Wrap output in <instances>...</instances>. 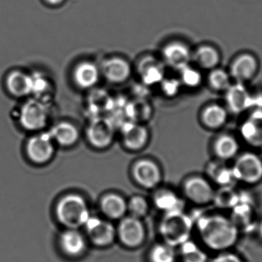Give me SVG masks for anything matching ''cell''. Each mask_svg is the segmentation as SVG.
Returning <instances> with one entry per match:
<instances>
[{
  "instance_id": "obj_1",
  "label": "cell",
  "mask_w": 262,
  "mask_h": 262,
  "mask_svg": "<svg viewBox=\"0 0 262 262\" xmlns=\"http://www.w3.org/2000/svg\"><path fill=\"white\" fill-rule=\"evenodd\" d=\"M197 230L206 247L215 252L230 250L239 238L240 230L231 218L204 215L196 221Z\"/></svg>"
},
{
  "instance_id": "obj_2",
  "label": "cell",
  "mask_w": 262,
  "mask_h": 262,
  "mask_svg": "<svg viewBox=\"0 0 262 262\" xmlns=\"http://www.w3.org/2000/svg\"><path fill=\"white\" fill-rule=\"evenodd\" d=\"M56 216L63 226L69 229H78L84 226L90 218L87 203L82 196L75 194L66 195L56 206Z\"/></svg>"
},
{
  "instance_id": "obj_3",
  "label": "cell",
  "mask_w": 262,
  "mask_h": 262,
  "mask_svg": "<svg viewBox=\"0 0 262 262\" xmlns=\"http://www.w3.org/2000/svg\"><path fill=\"white\" fill-rule=\"evenodd\" d=\"M193 223L183 211L166 213L160 225V233L167 244L172 246L188 241Z\"/></svg>"
},
{
  "instance_id": "obj_4",
  "label": "cell",
  "mask_w": 262,
  "mask_h": 262,
  "mask_svg": "<svg viewBox=\"0 0 262 262\" xmlns=\"http://www.w3.org/2000/svg\"><path fill=\"white\" fill-rule=\"evenodd\" d=\"M49 110L43 100H29L20 108L18 120L28 130H38L44 128L49 120Z\"/></svg>"
},
{
  "instance_id": "obj_5",
  "label": "cell",
  "mask_w": 262,
  "mask_h": 262,
  "mask_svg": "<svg viewBox=\"0 0 262 262\" xmlns=\"http://www.w3.org/2000/svg\"><path fill=\"white\" fill-rule=\"evenodd\" d=\"M26 152L34 163H46L52 158L55 152L53 139L49 133L33 136L26 144Z\"/></svg>"
},
{
  "instance_id": "obj_6",
  "label": "cell",
  "mask_w": 262,
  "mask_h": 262,
  "mask_svg": "<svg viewBox=\"0 0 262 262\" xmlns=\"http://www.w3.org/2000/svg\"><path fill=\"white\" fill-rule=\"evenodd\" d=\"M89 143L98 149H104L112 144L115 137V127L112 121L104 118L92 120L87 130Z\"/></svg>"
},
{
  "instance_id": "obj_7",
  "label": "cell",
  "mask_w": 262,
  "mask_h": 262,
  "mask_svg": "<svg viewBox=\"0 0 262 262\" xmlns=\"http://www.w3.org/2000/svg\"><path fill=\"white\" fill-rule=\"evenodd\" d=\"M233 172L237 180L256 183L262 178V161L255 154H243L235 163Z\"/></svg>"
},
{
  "instance_id": "obj_8",
  "label": "cell",
  "mask_w": 262,
  "mask_h": 262,
  "mask_svg": "<svg viewBox=\"0 0 262 262\" xmlns=\"http://www.w3.org/2000/svg\"><path fill=\"white\" fill-rule=\"evenodd\" d=\"M84 226L91 241L98 246L104 247L113 243L116 231L112 223L96 217H90Z\"/></svg>"
},
{
  "instance_id": "obj_9",
  "label": "cell",
  "mask_w": 262,
  "mask_h": 262,
  "mask_svg": "<svg viewBox=\"0 0 262 262\" xmlns=\"http://www.w3.org/2000/svg\"><path fill=\"white\" fill-rule=\"evenodd\" d=\"M118 232L121 243L129 248L137 247L144 240V227L140 220L133 215L121 222Z\"/></svg>"
},
{
  "instance_id": "obj_10",
  "label": "cell",
  "mask_w": 262,
  "mask_h": 262,
  "mask_svg": "<svg viewBox=\"0 0 262 262\" xmlns=\"http://www.w3.org/2000/svg\"><path fill=\"white\" fill-rule=\"evenodd\" d=\"M133 175L137 183L146 189L156 187L162 178L160 167L149 160L137 162L133 169Z\"/></svg>"
},
{
  "instance_id": "obj_11",
  "label": "cell",
  "mask_w": 262,
  "mask_h": 262,
  "mask_svg": "<svg viewBox=\"0 0 262 262\" xmlns=\"http://www.w3.org/2000/svg\"><path fill=\"white\" fill-rule=\"evenodd\" d=\"M163 57L165 62L177 70H181L189 66L191 52L184 43L175 41L166 45L163 49Z\"/></svg>"
},
{
  "instance_id": "obj_12",
  "label": "cell",
  "mask_w": 262,
  "mask_h": 262,
  "mask_svg": "<svg viewBox=\"0 0 262 262\" xmlns=\"http://www.w3.org/2000/svg\"><path fill=\"white\" fill-rule=\"evenodd\" d=\"M186 196L196 204H206L213 200V189L204 179L193 177L189 179L184 185Z\"/></svg>"
},
{
  "instance_id": "obj_13",
  "label": "cell",
  "mask_w": 262,
  "mask_h": 262,
  "mask_svg": "<svg viewBox=\"0 0 262 262\" xmlns=\"http://www.w3.org/2000/svg\"><path fill=\"white\" fill-rule=\"evenodd\" d=\"M124 144L131 150H138L146 146L149 139L147 129L135 123L124 124L122 130Z\"/></svg>"
},
{
  "instance_id": "obj_14",
  "label": "cell",
  "mask_w": 262,
  "mask_h": 262,
  "mask_svg": "<svg viewBox=\"0 0 262 262\" xmlns=\"http://www.w3.org/2000/svg\"><path fill=\"white\" fill-rule=\"evenodd\" d=\"M102 72L111 82L121 83L130 76L131 68L129 63L121 58H112L104 62Z\"/></svg>"
},
{
  "instance_id": "obj_15",
  "label": "cell",
  "mask_w": 262,
  "mask_h": 262,
  "mask_svg": "<svg viewBox=\"0 0 262 262\" xmlns=\"http://www.w3.org/2000/svg\"><path fill=\"white\" fill-rule=\"evenodd\" d=\"M59 244L61 250L69 256H78L86 249L84 236L75 229H69L61 233Z\"/></svg>"
},
{
  "instance_id": "obj_16",
  "label": "cell",
  "mask_w": 262,
  "mask_h": 262,
  "mask_svg": "<svg viewBox=\"0 0 262 262\" xmlns=\"http://www.w3.org/2000/svg\"><path fill=\"white\" fill-rule=\"evenodd\" d=\"M100 72L98 67L90 61L80 63L74 72L75 84L81 89H90L99 80Z\"/></svg>"
},
{
  "instance_id": "obj_17",
  "label": "cell",
  "mask_w": 262,
  "mask_h": 262,
  "mask_svg": "<svg viewBox=\"0 0 262 262\" xmlns=\"http://www.w3.org/2000/svg\"><path fill=\"white\" fill-rule=\"evenodd\" d=\"M140 78L146 85H154L164 79V69L157 60L146 58L139 66Z\"/></svg>"
},
{
  "instance_id": "obj_18",
  "label": "cell",
  "mask_w": 262,
  "mask_h": 262,
  "mask_svg": "<svg viewBox=\"0 0 262 262\" xmlns=\"http://www.w3.org/2000/svg\"><path fill=\"white\" fill-rule=\"evenodd\" d=\"M8 90L17 97H24L32 93L31 75L21 72H13L6 79Z\"/></svg>"
},
{
  "instance_id": "obj_19",
  "label": "cell",
  "mask_w": 262,
  "mask_h": 262,
  "mask_svg": "<svg viewBox=\"0 0 262 262\" xmlns=\"http://www.w3.org/2000/svg\"><path fill=\"white\" fill-rule=\"evenodd\" d=\"M226 94V101L233 112H241L251 105L252 98L247 89L241 84L229 87Z\"/></svg>"
},
{
  "instance_id": "obj_20",
  "label": "cell",
  "mask_w": 262,
  "mask_h": 262,
  "mask_svg": "<svg viewBox=\"0 0 262 262\" xmlns=\"http://www.w3.org/2000/svg\"><path fill=\"white\" fill-rule=\"evenodd\" d=\"M49 133L54 141H56L61 146H72L79 138L78 129L71 123H59L54 126Z\"/></svg>"
},
{
  "instance_id": "obj_21",
  "label": "cell",
  "mask_w": 262,
  "mask_h": 262,
  "mask_svg": "<svg viewBox=\"0 0 262 262\" xmlns=\"http://www.w3.org/2000/svg\"><path fill=\"white\" fill-rule=\"evenodd\" d=\"M257 69L256 60L250 55H243L234 61L232 75L238 81H246L253 76Z\"/></svg>"
},
{
  "instance_id": "obj_22",
  "label": "cell",
  "mask_w": 262,
  "mask_h": 262,
  "mask_svg": "<svg viewBox=\"0 0 262 262\" xmlns=\"http://www.w3.org/2000/svg\"><path fill=\"white\" fill-rule=\"evenodd\" d=\"M101 210L104 215L114 220L121 218L127 210L125 200L116 194H109L101 200Z\"/></svg>"
},
{
  "instance_id": "obj_23",
  "label": "cell",
  "mask_w": 262,
  "mask_h": 262,
  "mask_svg": "<svg viewBox=\"0 0 262 262\" xmlns=\"http://www.w3.org/2000/svg\"><path fill=\"white\" fill-rule=\"evenodd\" d=\"M154 203L160 210L166 213L183 211V203L174 192L169 190H163L155 195Z\"/></svg>"
},
{
  "instance_id": "obj_24",
  "label": "cell",
  "mask_w": 262,
  "mask_h": 262,
  "mask_svg": "<svg viewBox=\"0 0 262 262\" xmlns=\"http://www.w3.org/2000/svg\"><path fill=\"white\" fill-rule=\"evenodd\" d=\"M243 134L246 140L255 144L262 143V114H255L243 127Z\"/></svg>"
},
{
  "instance_id": "obj_25",
  "label": "cell",
  "mask_w": 262,
  "mask_h": 262,
  "mask_svg": "<svg viewBox=\"0 0 262 262\" xmlns=\"http://www.w3.org/2000/svg\"><path fill=\"white\" fill-rule=\"evenodd\" d=\"M227 119L226 110L218 104H212L205 109L203 121L207 127L217 128L225 124Z\"/></svg>"
},
{
  "instance_id": "obj_26",
  "label": "cell",
  "mask_w": 262,
  "mask_h": 262,
  "mask_svg": "<svg viewBox=\"0 0 262 262\" xmlns=\"http://www.w3.org/2000/svg\"><path fill=\"white\" fill-rule=\"evenodd\" d=\"M195 62L203 69H213L218 64L220 55L218 52L211 46L199 48L193 55Z\"/></svg>"
},
{
  "instance_id": "obj_27",
  "label": "cell",
  "mask_w": 262,
  "mask_h": 262,
  "mask_svg": "<svg viewBox=\"0 0 262 262\" xmlns=\"http://www.w3.org/2000/svg\"><path fill=\"white\" fill-rule=\"evenodd\" d=\"M238 150L236 140L229 135H223L217 139L215 143V151L221 159L233 157Z\"/></svg>"
},
{
  "instance_id": "obj_28",
  "label": "cell",
  "mask_w": 262,
  "mask_h": 262,
  "mask_svg": "<svg viewBox=\"0 0 262 262\" xmlns=\"http://www.w3.org/2000/svg\"><path fill=\"white\" fill-rule=\"evenodd\" d=\"M181 253L184 262H208V256L192 242H185L181 245Z\"/></svg>"
},
{
  "instance_id": "obj_29",
  "label": "cell",
  "mask_w": 262,
  "mask_h": 262,
  "mask_svg": "<svg viewBox=\"0 0 262 262\" xmlns=\"http://www.w3.org/2000/svg\"><path fill=\"white\" fill-rule=\"evenodd\" d=\"M149 256L151 262H175L176 260L173 246L167 243L154 246Z\"/></svg>"
},
{
  "instance_id": "obj_30",
  "label": "cell",
  "mask_w": 262,
  "mask_h": 262,
  "mask_svg": "<svg viewBox=\"0 0 262 262\" xmlns=\"http://www.w3.org/2000/svg\"><path fill=\"white\" fill-rule=\"evenodd\" d=\"M218 206L223 208H233L238 203L239 196L231 188L226 187L222 189L216 195H214Z\"/></svg>"
},
{
  "instance_id": "obj_31",
  "label": "cell",
  "mask_w": 262,
  "mask_h": 262,
  "mask_svg": "<svg viewBox=\"0 0 262 262\" xmlns=\"http://www.w3.org/2000/svg\"><path fill=\"white\" fill-rule=\"evenodd\" d=\"M209 81L210 85L215 90L223 91L229 89V75L221 69L212 71L209 75Z\"/></svg>"
},
{
  "instance_id": "obj_32",
  "label": "cell",
  "mask_w": 262,
  "mask_h": 262,
  "mask_svg": "<svg viewBox=\"0 0 262 262\" xmlns=\"http://www.w3.org/2000/svg\"><path fill=\"white\" fill-rule=\"evenodd\" d=\"M180 78H181V82L189 88H195L200 85L202 81V76L200 72L192 68L189 67V66L180 70Z\"/></svg>"
},
{
  "instance_id": "obj_33",
  "label": "cell",
  "mask_w": 262,
  "mask_h": 262,
  "mask_svg": "<svg viewBox=\"0 0 262 262\" xmlns=\"http://www.w3.org/2000/svg\"><path fill=\"white\" fill-rule=\"evenodd\" d=\"M210 174L217 183L223 185V186H228L232 183V180H237L235 174H234L233 169L220 167V166L212 167Z\"/></svg>"
},
{
  "instance_id": "obj_34",
  "label": "cell",
  "mask_w": 262,
  "mask_h": 262,
  "mask_svg": "<svg viewBox=\"0 0 262 262\" xmlns=\"http://www.w3.org/2000/svg\"><path fill=\"white\" fill-rule=\"evenodd\" d=\"M127 209L130 210L133 216L139 218L146 215L148 211V203L143 197L136 195L129 202Z\"/></svg>"
},
{
  "instance_id": "obj_35",
  "label": "cell",
  "mask_w": 262,
  "mask_h": 262,
  "mask_svg": "<svg viewBox=\"0 0 262 262\" xmlns=\"http://www.w3.org/2000/svg\"><path fill=\"white\" fill-rule=\"evenodd\" d=\"M32 80V93L36 97H40L49 89V82L42 74L35 73L31 75Z\"/></svg>"
},
{
  "instance_id": "obj_36",
  "label": "cell",
  "mask_w": 262,
  "mask_h": 262,
  "mask_svg": "<svg viewBox=\"0 0 262 262\" xmlns=\"http://www.w3.org/2000/svg\"><path fill=\"white\" fill-rule=\"evenodd\" d=\"M217 255L208 262H245L244 259L238 254L230 250L217 252Z\"/></svg>"
},
{
  "instance_id": "obj_37",
  "label": "cell",
  "mask_w": 262,
  "mask_h": 262,
  "mask_svg": "<svg viewBox=\"0 0 262 262\" xmlns=\"http://www.w3.org/2000/svg\"><path fill=\"white\" fill-rule=\"evenodd\" d=\"M162 89L168 96H175L180 92V81L177 79H163Z\"/></svg>"
},
{
  "instance_id": "obj_38",
  "label": "cell",
  "mask_w": 262,
  "mask_h": 262,
  "mask_svg": "<svg viewBox=\"0 0 262 262\" xmlns=\"http://www.w3.org/2000/svg\"><path fill=\"white\" fill-rule=\"evenodd\" d=\"M44 1L50 6H56L62 4L64 0H44Z\"/></svg>"
},
{
  "instance_id": "obj_39",
  "label": "cell",
  "mask_w": 262,
  "mask_h": 262,
  "mask_svg": "<svg viewBox=\"0 0 262 262\" xmlns=\"http://www.w3.org/2000/svg\"><path fill=\"white\" fill-rule=\"evenodd\" d=\"M257 230H258V235H259L260 238H262V222L258 224Z\"/></svg>"
}]
</instances>
